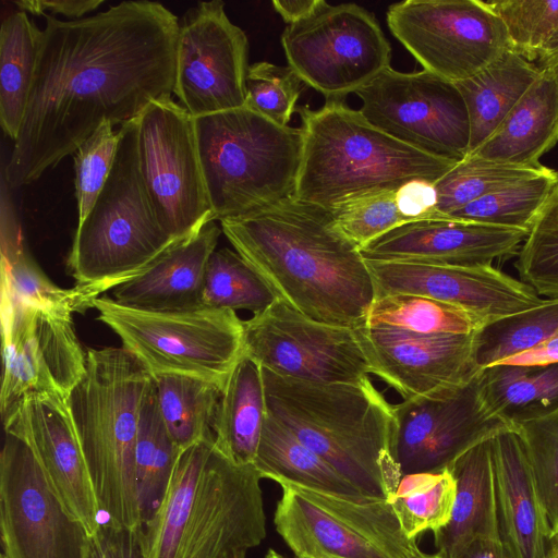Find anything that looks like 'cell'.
Segmentation results:
<instances>
[{
	"instance_id": "6da1fadb",
	"label": "cell",
	"mask_w": 558,
	"mask_h": 558,
	"mask_svg": "<svg viewBox=\"0 0 558 558\" xmlns=\"http://www.w3.org/2000/svg\"><path fill=\"white\" fill-rule=\"evenodd\" d=\"M44 17L32 90L2 171L10 187L38 180L104 122L121 126L173 94L179 20L161 3Z\"/></svg>"
},
{
	"instance_id": "7a4b0ae2",
	"label": "cell",
	"mask_w": 558,
	"mask_h": 558,
	"mask_svg": "<svg viewBox=\"0 0 558 558\" xmlns=\"http://www.w3.org/2000/svg\"><path fill=\"white\" fill-rule=\"evenodd\" d=\"M220 226L235 252L296 312L326 325L366 324L374 282L329 208L292 196Z\"/></svg>"
},
{
	"instance_id": "3957f363",
	"label": "cell",
	"mask_w": 558,
	"mask_h": 558,
	"mask_svg": "<svg viewBox=\"0 0 558 558\" xmlns=\"http://www.w3.org/2000/svg\"><path fill=\"white\" fill-rule=\"evenodd\" d=\"M262 369L267 413L364 496L390 500L402 477L393 405L369 377L314 383Z\"/></svg>"
},
{
	"instance_id": "277c9868",
	"label": "cell",
	"mask_w": 558,
	"mask_h": 558,
	"mask_svg": "<svg viewBox=\"0 0 558 558\" xmlns=\"http://www.w3.org/2000/svg\"><path fill=\"white\" fill-rule=\"evenodd\" d=\"M260 475L235 464L214 440L178 457L163 498L143 525L146 558H225L266 537Z\"/></svg>"
},
{
	"instance_id": "5b68a950",
	"label": "cell",
	"mask_w": 558,
	"mask_h": 558,
	"mask_svg": "<svg viewBox=\"0 0 558 558\" xmlns=\"http://www.w3.org/2000/svg\"><path fill=\"white\" fill-rule=\"evenodd\" d=\"M151 380L124 347L86 350V367L66 398L104 523L143 527L135 447L141 405Z\"/></svg>"
},
{
	"instance_id": "8992f818",
	"label": "cell",
	"mask_w": 558,
	"mask_h": 558,
	"mask_svg": "<svg viewBox=\"0 0 558 558\" xmlns=\"http://www.w3.org/2000/svg\"><path fill=\"white\" fill-rule=\"evenodd\" d=\"M303 153L294 197L330 207L372 191L435 183L457 162L420 151L374 126L344 100L299 109Z\"/></svg>"
},
{
	"instance_id": "52a82bcc",
	"label": "cell",
	"mask_w": 558,
	"mask_h": 558,
	"mask_svg": "<svg viewBox=\"0 0 558 558\" xmlns=\"http://www.w3.org/2000/svg\"><path fill=\"white\" fill-rule=\"evenodd\" d=\"M214 220L235 218L294 196L301 128L244 107L194 118Z\"/></svg>"
},
{
	"instance_id": "ba28073f",
	"label": "cell",
	"mask_w": 558,
	"mask_h": 558,
	"mask_svg": "<svg viewBox=\"0 0 558 558\" xmlns=\"http://www.w3.org/2000/svg\"><path fill=\"white\" fill-rule=\"evenodd\" d=\"M138 118L121 125L109 178L77 225L68 268L77 286L98 296L145 271L173 244L159 225L138 165Z\"/></svg>"
},
{
	"instance_id": "9c48e42d",
	"label": "cell",
	"mask_w": 558,
	"mask_h": 558,
	"mask_svg": "<svg viewBox=\"0 0 558 558\" xmlns=\"http://www.w3.org/2000/svg\"><path fill=\"white\" fill-rule=\"evenodd\" d=\"M98 320L121 339L151 376L185 375L223 387L243 354V320L231 310L202 307L185 312H151L99 296Z\"/></svg>"
},
{
	"instance_id": "30bf717a",
	"label": "cell",
	"mask_w": 558,
	"mask_h": 558,
	"mask_svg": "<svg viewBox=\"0 0 558 558\" xmlns=\"http://www.w3.org/2000/svg\"><path fill=\"white\" fill-rule=\"evenodd\" d=\"M274 524L295 558H418L388 499L280 483Z\"/></svg>"
},
{
	"instance_id": "8fae6325",
	"label": "cell",
	"mask_w": 558,
	"mask_h": 558,
	"mask_svg": "<svg viewBox=\"0 0 558 558\" xmlns=\"http://www.w3.org/2000/svg\"><path fill=\"white\" fill-rule=\"evenodd\" d=\"M288 65L327 100L344 98L390 66L391 46L375 15L355 3L324 1L281 35Z\"/></svg>"
},
{
	"instance_id": "7c38bea8",
	"label": "cell",
	"mask_w": 558,
	"mask_h": 558,
	"mask_svg": "<svg viewBox=\"0 0 558 558\" xmlns=\"http://www.w3.org/2000/svg\"><path fill=\"white\" fill-rule=\"evenodd\" d=\"M141 175L161 228L175 241L215 221L204 180L194 118L171 96L138 117Z\"/></svg>"
},
{
	"instance_id": "4fadbf2b",
	"label": "cell",
	"mask_w": 558,
	"mask_h": 558,
	"mask_svg": "<svg viewBox=\"0 0 558 558\" xmlns=\"http://www.w3.org/2000/svg\"><path fill=\"white\" fill-rule=\"evenodd\" d=\"M386 20L423 70L452 83L510 50L504 23L482 0H404L389 5Z\"/></svg>"
},
{
	"instance_id": "5bb4252c",
	"label": "cell",
	"mask_w": 558,
	"mask_h": 558,
	"mask_svg": "<svg viewBox=\"0 0 558 558\" xmlns=\"http://www.w3.org/2000/svg\"><path fill=\"white\" fill-rule=\"evenodd\" d=\"M355 94L362 114L393 138L438 158L461 161L469 155V113L454 83L389 66Z\"/></svg>"
},
{
	"instance_id": "9a60e30c",
	"label": "cell",
	"mask_w": 558,
	"mask_h": 558,
	"mask_svg": "<svg viewBox=\"0 0 558 558\" xmlns=\"http://www.w3.org/2000/svg\"><path fill=\"white\" fill-rule=\"evenodd\" d=\"M243 326V352L280 376L344 383L371 374L355 329L312 320L280 299Z\"/></svg>"
},
{
	"instance_id": "2e32d148",
	"label": "cell",
	"mask_w": 558,
	"mask_h": 558,
	"mask_svg": "<svg viewBox=\"0 0 558 558\" xmlns=\"http://www.w3.org/2000/svg\"><path fill=\"white\" fill-rule=\"evenodd\" d=\"M248 40L220 0L202 1L179 22L173 94L193 117L244 107Z\"/></svg>"
},
{
	"instance_id": "e0dca14e",
	"label": "cell",
	"mask_w": 558,
	"mask_h": 558,
	"mask_svg": "<svg viewBox=\"0 0 558 558\" xmlns=\"http://www.w3.org/2000/svg\"><path fill=\"white\" fill-rule=\"evenodd\" d=\"M0 454V535L5 558H84L85 527L47 485L26 442L4 432Z\"/></svg>"
},
{
	"instance_id": "ac0fdd59",
	"label": "cell",
	"mask_w": 558,
	"mask_h": 558,
	"mask_svg": "<svg viewBox=\"0 0 558 558\" xmlns=\"http://www.w3.org/2000/svg\"><path fill=\"white\" fill-rule=\"evenodd\" d=\"M478 374V373H477ZM395 453L401 474L448 468L463 452L510 427L482 400L477 375L393 404Z\"/></svg>"
},
{
	"instance_id": "d6986e66",
	"label": "cell",
	"mask_w": 558,
	"mask_h": 558,
	"mask_svg": "<svg viewBox=\"0 0 558 558\" xmlns=\"http://www.w3.org/2000/svg\"><path fill=\"white\" fill-rule=\"evenodd\" d=\"M3 427L26 442L49 488L88 536L93 535L104 520L66 398L29 395Z\"/></svg>"
},
{
	"instance_id": "ffe728a7",
	"label": "cell",
	"mask_w": 558,
	"mask_h": 558,
	"mask_svg": "<svg viewBox=\"0 0 558 558\" xmlns=\"http://www.w3.org/2000/svg\"><path fill=\"white\" fill-rule=\"evenodd\" d=\"M371 374L403 400L461 386L480 372L473 333H418L390 326L355 328Z\"/></svg>"
},
{
	"instance_id": "44dd1931",
	"label": "cell",
	"mask_w": 558,
	"mask_h": 558,
	"mask_svg": "<svg viewBox=\"0 0 558 558\" xmlns=\"http://www.w3.org/2000/svg\"><path fill=\"white\" fill-rule=\"evenodd\" d=\"M375 299L415 294L458 306L482 325L543 302L520 279L489 266L454 267L365 259Z\"/></svg>"
},
{
	"instance_id": "7402d4cb",
	"label": "cell",
	"mask_w": 558,
	"mask_h": 558,
	"mask_svg": "<svg viewBox=\"0 0 558 558\" xmlns=\"http://www.w3.org/2000/svg\"><path fill=\"white\" fill-rule=\"evenodd\" d=\"M530 230L454 219L403 223L372 240L364 259L454 267L489 266L518 254Z\"/></svg>"
},
{
	"instance_id": "603a6c76",
	"label": "cell",
	"mask_w": 558,
	"mask_h": 558,
	"mask_svg": "<svg viewBox=\"0 0 558 558\" xmlns=\"http://www.w3.org/2000/svg\"><path fill=\"white\" fill-rule=\"evenodd\" d=\"M490 444L501 541L514 558H551L558 535L548 524L519 433L505 428Z\"/></svg>"
},
{
	"instance_id": "cb8c5ba5",
	"label": "cell",
	"mask_w": 558,
	"mask_h": 558,
	"mask_svg": "<svg viewBox=\"0 0 558 558\" xmlns=\"http://www.w3.org/2000/svg\"><path fill=\"white\" fill-rule=\"evenodd\" d=\"M222 232L215 221L161 254L138 276L112 289L121 305L151 312H185L203 307L207 262Z\"/></svg>"
},
{
	"instance_id": "d4e9b609",
	"label": "cell",
	"mask_w": 558,
	"mask_h": 558,
	"mask_svg": "<svg viewBox=\"0 0 558 558\" xmlns=\"http://www.w3.org/2000/svg\"><path fill=\"white\" fill-rule=\"evenodd\" d=\"M558 143V70H542L496 130L471 154L502 163L539 169ZM468 155V156H469Z\"/></svg>"
},
{
	"instance_id": "484cf974",
	"label": "cell",
	"mask_w": 558,
	"mask_h": 558,
	"mask_svg": "<svg viewBox=\"0 0 558 558\" xmlns=\"http://www.w3.org/2000/svg\"><path fill=\"white\" fill-rule=\"evenodd\" d=\"M490 438L476 444L448 466L456 480L453 509L448 524L434 533L435 545L444 558H450L473 537L500 538Z\"/></svg>"
},
{
	"instance_id": "4316f807",
	"label": "cell",
	"mask_w": 558,
	"mask_h": 558,
	"mask_svg": "<svg viewBox=\"0 0 558 558\" xmlns=\"http://www.w3.org/2000/svg\"><path fill=\"white\" fill-rule=\"evenodd\" d=\"M1 175L0 238L1 291L16 301L38 310L83 313L93 307L96 295L88 287L63 289L53 283L26 250L21 225Z\"/></svg>"
},
{
	"instance_id": "83f0119b",
	"label": "cell",
	"mask_w": 558,
	"mask_h": 558,
	"mask_svg": "<svg viewBox=\"0 0 558 558\" xmlns=\"http://www.w3.org/2000/svg\"><path fill=\"white\" fill-rule=\"evenodd\" d=\"M266 414L262 366L243 352L221 389L213 424L216 449L235 464H254Z\"/></svg>"
},
{
	"instance_id": "f1b7e54d",
	"label": "cell",
	"mask_w": 558,
	"mask_h": 558,
	"mask_svg": "<svg viewBox=\"0 0 558 558\" xmlns=\"http://www.w3.org/2000/svg\"><path fill=\"white\" fill-rule=\"evenodd\" d=\"M33 312L32 306L1 291L3 374L0 413L3 425L14 417L29 395H62L41 356L34 332Z\"/></svg>"
},
{
	"instance_id": "f546056e",
	"label": "cell",
	"mask_w": 558,
	"mask_h": 558,
	"mask_svg": "<svg viewBox=\"0 0 558 558\" xmlns=\"http://www.w3.org/2000/svg\"><path fill=\"white\" fill-rule=\"evenodd\" d=\"M542 70L511 50L470 78L454 83L469 113V154L501 123Z\"/></svg>"
},
{
	"instance_id": "4dcf8cb0",
	"label": "cell",
	"mask_w": 558,
	"mask_h": 558,
	"mask_svg": "<svg viewBox=\"0 0 558 558\" xmlns=\"http://www.w3.org/2000/svg\"><path fill=\"white\" fill-rule=\"evenodd\" d=\"M477 381L486 409L512 428L558 411V363L494 364L480 369Z\"/></svg>"
},
{
	"instance_id": "1f68e13d",
	"label": "cell",
	"mask_w": 558,
	"mask_h": 558,
	"mask_svg": "<svg viewBox=\"0 0 558 558\" xmlns=\"http://www.w3.org/2000/svg\"><path fill=\"white\" fill-rule=\"evenodd\" d=\"M253 465L262 478H269L278 484L290 483L342 496H364L332 465L268 413Z\"/></svg>"
},
{
	"instance_id": "d6a6232c",
	"label": "cell",
	"mask_w": 558,
	"mask_h": 558,
	"mask_svg": "<svg viewBox=\"0 0 558 558\" xmlns=\"http://www.w3.org/2000/svg\"><path fill=\"white\" fill-rule=\"evenodd\" d=\"M40 29L17 11L3 19L0 31V123L15 142L34 81Z\"/></svg>"
},
{
	"instance_id": "836d02e7",
	"label": "cell",
	"mask_w": 558,
	"mask_h": 558,
	"mask_svg": "<svg viewBox=\"0 0 558 558\" xmlns=\"http://www.w3.org/2000/svg\"><path fill=\"white\" fill-rule=\"evenodd\" d=\"M153 378L161 417L175 446L182 451L197 442L214 440L213 424L222 387L185 375Z\"/></svg>"
},
{
	"instance_id": "e575fe53",
	"label": "cell",
	"mask_w": 558,
	"mask_h": 558,
	"mask_svg": "<svg viewBox=\"0 0 558 558\" xmlns=\"http://www.w3.org/2000/svg\"><path fill=\"white\" fill-rule=\"evenodd\" d=\"M181 450L161 417L154 378L145 392L135 447V477L142 524L158 509Z\"/></svg>"
},
{
	"instance_id": "d590c367",
	"label": "cell",
	"mask_w": 558,
	"mask_h": 558,
	"mask_svg": "<svg viewBox=\"0 0 558 558\" xmlns=\"http://www.w3.org/2000/svg\"><path fill=\"white\" fill-rule=\"evenodd\" d=\"M456 498V480L449 468L402 475L389 500L409 539L438 532L448 524Z\"/></svg>"
},
{
	"instance_id": "8d00e7d4",
	"label": "cell",
	"mask_w": 558,
	"mask_h": 558,
	"mask_svg": "<svg viewBox=\"0 0 558 558\" xmlns=\"http://www.w3.org/2000/svg\"><path fill=\"white\" fill-rule=\"evenodd\" d=\"M558 333V298L484 324L473 333L480 368L497 364Z\"/></svg>"
},
{
	"instance_id": "74e56055",
	"label": "cell",
	"mask_w": 558,
	"mask_h": 558,
	"mask_svg": "<svg viewBox=\"0 0 558 558\" xmlns=\"http://www.w3.org/2000/svg\"><path fill=\"white\" fill-rule=\"evenodd\" d=\"M367 326H390L418 333H474L483 325L464 310L415 294L376 298L368 311Z\"/></svg>"
},
{
	"instance_id": "f35d334b",
	"label": "cell",
	"mask_w": 558,
	"mask_h": 558,
	"mask_svg": "<svg viewBox=\"0 0 558 558\" xmlns=\"http://www.w3.org/2000/svg\"><path fill=\"white\" fill-rule=\"evenodd\" d=\"M546 169L545 166L534 169L469 155L434 183V219L447 218L451 213L480 197L512 183L534 178Z\"/></svg>"
},
{
	"instance_id": "ab89813d",
	"label": "cell",
	"mask_w": 558,
	"mask_h": 558,
	"mask_svg": "<svg viewBox=\"0 0 558 558\" xmlns=\"http://www.w3.org/2000/svg\"><path fill=\"white\" fill-rule=\"evenodd\" d=\"M277 299L265 280L235 251L222 247L213 252L204 276L203 307L247 310L256 314Z\"/></svg>"
},
{
	"instance_id": "60d3db41",
	"label": "cell",
	"mask_w": 558,
	"mask_h": 558,
	"mask_svg": "<svg viewBox=\"0 0 558 558\" xmlns=\"http://www.w3.org/2000/svg\"><path fill=\"white\" fill-rule=\"evenodd\" d=\"M558 182V172L547 168L541 174L512 183L462 208L447 219L530 230L539 209Z\"/></svg>"
},
{
	"instance_id": "b9f144b4",
	"label": "cell",
	"mask_w": 558,
	"mask_h": 558,
	"mask_svg": "<svg viewBox=\"0 0 558 558\" xmlns=\"http://www.w3.org/2000/svg\"><path fill=\"white\" fill-rule=\"evenodd\" d=\"M514 264L537 294L558 298V182L539 209Z\"/></svg>"
},
{
	"instance_id": "7bdbcfd3",
	"label": "cell",
	"mask_w": 558,
	"mask_h": 558,
	"mask_svg": "<svg viewBox=\"0 0 558 558\" xmlns=\"http://www.w3.org/2000/svg\"><path fill=\"white\" fill-rule=\"evenodd\" d=\"M33 310L34 332L41 356L56 386L68 398L86 367V351L75 333L73 314Z\"/></svg>"
},
{
	"instance_id": "ee69618b",
	"label": "cell",
	"mask_w": 558,
	"mask_h": 558,
	"mask_svg": "<svg viewBox=\"0 0 558 558\" xmlns=\"http://www.w3.org/2000/svg\"><path fill=\"white\" fill-rule=\"evenodd\" d=\"M514 429L521 437L548 524L558 535V411Z\"/></svg>"
},
{
	"instance_id": "f6af8a7d",
	"label": "cell",
	"mask_w": 558,
	"mask_h": 558,
	"mask_svg": "<svg viewBox=\"0 0 558 558\" xmlns=\"http://www.w3.org/2000/svg\"><path fill=\"white\" fill-rule=\"evenodd\" d=\"M504 23L510 50L535 63L558 28V0L486 1Z\"/></svg>"
},
{
	"instance_id": "bcb514c9",
	"label": "cell",
	"mask_w": 558,
	"mask_h": 558,
	"mask_svg": "<svg viewBox=\"0 0 558 558\" xmlns=\"http://www.w3.org/2000/svg\"><path fill=\"white\" fill-rule=\"evenodd\" d=\"M397 191L367 192L328 208L338 230L360 248L408 222L398 207Z\"/></svg>"
},
{
	"instance_id": "7dc6e473",
	"label": "cell",
	"mask_w": 558,
	"mask_h": 558,
	"mask_svg": "<svg viewBox=\"0 0 558 558\" xmlns=\"http://www.w3.org/2000/svg\"><path fill=\"white\" fill-rule=\"evenodd\" d=\"M245 86L246 108L287 126L295 111L303 81L289 65L262 61L248 66Z\"/></svg>"
},
{
	"instance_id": "c3c4849f",
	"label": "cell",
	"mask_w": 558,
	"mask_h": 558,
	"mask_svg": "<svg viewBox=\"0 0 558 558\" xmlns=\"http://www.w3.org/2000/svg\"><path fill=\"white\" fill-rule=\"evenodd\" d=\"M120 137V129L114 131L110 122H104L73 154L77 225L87 217L109 178Z\"/></svg>"
},
{
	"instance_id": "681fc988",
	"label": "cell",
	"mask_w": 558,
	"mask_h": 558,
	"mask_svg": "<svg viewBox=\"0 0 558 558\" xmlns=\"http://www.w3.org/2000/svg\"><path fill=\"white\" fill-rule=\"evenodd\" d=\"M84 558H146L143 527L128 530L102 523L88 536Z\"/></svg>"
},
{
	"instance_id": "f907efd6",
	"label": "cell",
	"mask_w": 558,
	"mask_h": 558,
	"mask_svg": "<svg viewBox=\"0 0 558 558\" xmlns=\"http://www.w3.org/2000/svg\"><path fill=\"white\" fill-rule=\"evenodd\" d=\"M397 204L408 222L434 219L436 192L433 182L414 180L397 191Z\"/></svg>"
},
{
	"instance_id": "816d5d0a",
	"label": "cell",
	"mask_w": 558,
	"mask_h": 558,
	"mask_svg": "<svg viewBox=\"0 0 558 558\" xmlns=\"http://www.w3.org/2000/svg\"><path fill=\"white\" fill-rule=\"evenodd\" d=\"M14 3L20 11L34 15L61 14L71 20H78L98 9L104 0H20Z\"/></svg>"
},
{
	"instance_id": "f5cc1de1",
	"label": "cell",
	"mask_w": 558,
	"mask_h": 558,
	"mask_svg": "<svg viewBox=\"0 0 558 558\" xmlns=\"http://www.w3.org/2000/svg\"><path fill=\"white\" fill-rule=\"evenodd\" d=\"M558 363V333L497 364L545 366Z\"/></svg>"
},
{
	"instance_id": "db71d44e",
	"label": "cell",
	"mask_w": 558,
	"mask_h": 558,
	"mask_svg": "<svg viewBox=\"0 0 558 558\" xmlns=\"http://www.w3.org/2000/svg\"><path fill=\"white\" fill-rule=\"evenodd\" d=\"M450 558H514L500 538L476 536L462 544Z\"/></svg>"
},
{
	"instance_id": "11a10c76",
	"label": "cell",
	"mask_w": 558,
	"mask_h": 558,
	"mask_svg": "<svg viewBox=\"0 0 558 558\" xmlns=\"http://www.w3.org/2000/svg\"><path fill=\"white\" fill-rule=\"evenodd\" d=\"M324 0H274V10L288 24L300 22L312 15Z\"/></svg>"
},
{
	"instance_id": "9f6ffc18",
	"label": "cell",
	"mask_w": 558,
	"mask_h": 558,
	"mask_svg": "<svg viewBox=\"0 0 558 558\" xmlns=\"http://www.w3.org/2000/svg\"><path fill=\"white\" fill-rule=\"evenodd\" d=\"M536 62L541 70L558 68V28L544 47Z\"/></svg>"
},
{
	"instance_id": "6f0895ef",
	"label": "cell",
	"mask_w": 558,
	"mask_h": 558,
	"mask_svg": "<svg viewBox=\"0 0 558 558\" xmlns=\"http://www.w3.org/2000/svg\"><path fill=\"white\" fill-rule=\"evenodd\" d=\"M225 558H246V551L245 550H236L229 553Z\"/></svg>"
},
{
	"instance_id": "680465c9",
	"label": "cell",
	"mask_w": 558,
	"mask_h": 558,
	"mask_svg": "<svg viewBox=\"0 0 558 558\" xmlns=\"http://www.w3.org/2000/svg\"><path fill=\"white\" fill-rule=\"evenodd\" d=\"M265 558H287L281 554L275 551L274 549H269L265 556Z\"/></svg>"
},
{
	"instance_id": "91938a15",
	"label": "cell",
	"mask_w": 558,
	"mask_h": 558,
	"mask_svg": "<svg viewBox=\"0 0 558 558\" xmlns=\"http://www.w3.org/2000/svg\"><path fill=\"white\" fill-rule=\"evenodd\" d=\"M418 558H444V557L440 553L437 551L435 554L423 553Z\"/></svg>"
},
{
	"instance_id": "94428289",
	"label": "cell",
	"mask_w": 558,
	"mask_h": 558,
	"mask_svg": "<svg viewBox=\"0 0 558 558\" xmlns=\"http://www.w3.org/2000/svg\"><path fill=\"white\" fill-rule=\"evenodd\" d=\"M551 558H558V549H557V551L554 554V556Z\"/></svg>"
},
{
	"instance_id": "6125c7cd",
	"label": "cell",
	"mask_w": 558,
	"mask_h": 558,
	"mask_svg": "<svg viewBox=\"0 0 558 558\" xmlns=\"http://www.w3.org/2000/svg\"><path fill=\"white\" fill-rule=\"evenodd\" d=\"M0 558H5L2 554L0 555Z\"/></svg>"
},
{
	"instance_id": "be15d7a7",
	"label": "cell",
	"mask_w": 558,
	"mask_h": 558,
	"mask_svg": "<svg viewBox=\"0 0 558 558\" xmlns=\"http://www.w3.org/2000/svg\"><path fill=\"white\" fill-rule=\"evenodd\" d=\"M556 70H558V68Z\"/></svg>"
}]
</instances>
